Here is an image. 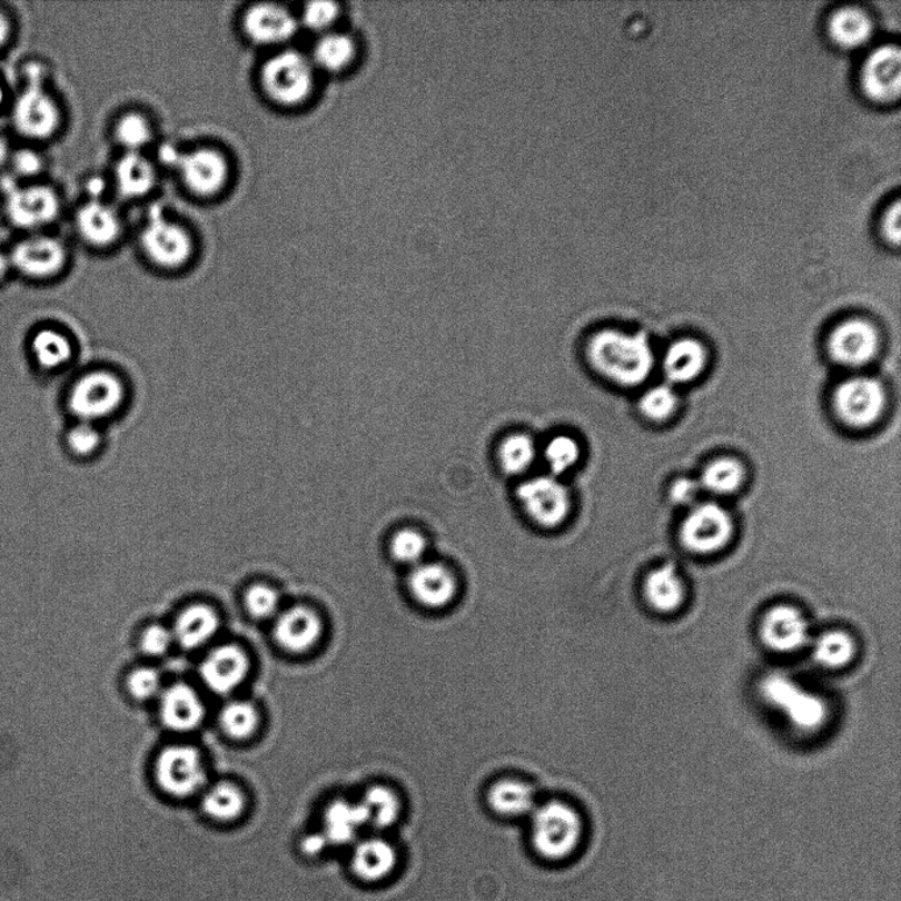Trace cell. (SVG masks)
Here are the masks:
<instances>
[{"instance_id":"6","label":"cell","mask_w":901,"mask_h":901,"mask_svg":"<svg viewBox=\"0 0 901 901\" xmlns=\"http://www.w3.org/2000/svg\"><path fill=\"white\" fill-rule=\"evenodd\" d=\"M156 783L175 799H188L202 790L207 782L200 751L186 744L162 750L155 763Z\"/></svg>"},{"instance_id":"2","label":"cell","mask_w":901,"mask_h":901,"mask_svg":"<svg viewBox=\"0 0 901 901\" xmlns=\"http://www.w3.org/2000/svg\"><path fill=\"white\" fill-rule=\"evenodd\" d=\"M532 815L531 839L537 854L549 861L566 860L583 841L584 824L576 809L549 801L536 806Z\"/></svg>"},{"instance_id":"44","label":"cell","mask_w":901,"mask_h":901,"mask_svg":"<svg viewBox=\"0 0 901 901\" xmlns=\"http://www.w3.org/2000/svg\"><path fill=\"white\" fill-rule=\"evenodd\" d=\"M280 605L279 593L264 584L253 585L245 595V606L255 620L271 618L278 613Z\"/></svg>"},{"instance_id":"34","label":"cell","mask_w":901,"mask_h":901,"mask_svg":"<svg viewBox=\"0 0 901 901\" xmlns=\"http://www.w3.org/2000/svg\"><path fill=\"white\" fill-rule=\"evenodd\" d=\"M812 647L815 662L832 670L843 669L857 654L854 637L841 630L820 635Z\"/></svg>"},{"instance_id":"16","label":"cell","mask_w":901,"mask_h":901,"mask_svg":"<svg viewBox=\"0 0 901 901\" xmlns=\"http://www.w3.org/2000/svg\"><path fill=\"white\" fill-rule=\"evenodd\" d=\"M10 258L12 267L27 278L47 279L66 266L67 251L56 238L31 237L13 247Z\"/></svg>"},{"instance_id":"30","label":"cell","mask_w":901,"mask_h":901,"mask_svg":"<svg viewBox=\"0 0 901 901\" xmlns=\"http://www.w3.org/2000/svg\"><path fill=\"white\" fill-rule=\"evenodd\" d=\"M77 227L82 238L95 246H108L117 239L120 221L108 205L90 201L78 211Z\"/></svg>"},{"instance_id":"29","label":"cell","mask_w":901,"mask_h":901,"mask_svg":"<svg viewBox=\"0 0 901 901\" xmlns=\"http://www.w3.org/2000/svg\"><path fill=\"white\" fill-rule=\"evenodd\" d=\"M246 806L245 793L236 784L217 783L202 794L204 814L219 825H231L242 819Z\"/></svg>"},{"instance_id":"48","label":"cell","mask_w":901,"mask_h":901,"mask_svg":"<svg viewBox=\"0 0 901 901\" xmlns=\"http://www.w3.org/2000/svg\"><path fill=\"white\" fill-rule=\"evenodd\" d=\"M339 16L337 3L311 2L305 7L303 23L311 31H323L333 24Z\"/></svg>"},{"instance_id":"32","label":"cell","mask_w":901,"mask_h":901,"mask_svg":"<svg viewBox=\"0 0 901 901\" xmlns=\"http://www.w3.org/2000/svg\"><path fill=\"white\" fill-rule=\"evenodd\" d=\"M538 453L534 437L524 432L511 433L499 444L498 464L509 477H524L534 467Z\"/></svg>"},{"instance_id":"47","label":"cell","mask_w":901,"mask_h":901,"mask_svg":"<svg viewBox=\"0 0 901 901\" xmlns=\"http://www.w3.org/2000/svg\"><path fill=\"white\" fill-rule=\"evenodd\" d=\"M174 643L172 630L161 626V624H152L147 627L140 637L141 651L152 657L165 656Z\"/></svg>"},{"instance_id":"38","label":"cell","mask_w":901,"mask_h":901,"mask_svg":"<svg viewBox=\"0 0 901 901\" xmlns=\"http://www.w3.org/2000/svg\"><path fill=\"white\" fill-rule=\"evenodd\" d=\"M541 456L548 467L549 474L562 478L564 474L570 473L580 464L583 458V446L576 437L564 433V435L553 436L545 444Z\"/></svg>"},{"instance_id":"4","label":"cell","mask_w":901,"mask_h":901,"mask_svg":"<svg viewBox=\"0 0 901 901\" xmlns=\"http://www.w3.org/2000/svg\"><path fill=\"white\" fill-rule=\"evenodd\" d=\"M516 499L523 514L543 529H557L573 513L570 487L555 475H534L524 479L516 489Z\"/></svg>"},{"instance_id":"8","label":"cell","mask_w":901,"mask_h":901,"mask_svg":"<svg viewBox=\"0 0 901 901\" xmlns=\"http://www.w3.org/2000/svg\"><path fill=\"white\" fill-rule=\"evenodd\" d=\"M732 516L719 503H697L681 524L680 538L687 551L712 555L732 541Z\"/></svg>"},{"instance_id":"45","label":"cell","mask_w":901,"mask_h":901,"mask_svg":"<svg viewBox=\"0 0 901 901\" xmlns=\"http://www.w3.org/2000/svg\"><path fill=\"white\" fill-rule=\"evenodd\" d=\"M127 686L132 697L140 701L152 700L162 692L160 673L150 666L132 671L127 680Z\"/></svg>"},{"instance_id":"49","label":"cell","mask_w":901,"mask_h":901,"mask_svg":"<svg viewBox=\"0 0 901 901\" xmlns=\"http://www.w3.org/2000/svg\"><path fill=\"white\" fill-rule=\"evenodd\" d=\"M704 492L699 479L679 478L671 487V498L680 506L693 507L697 505L700 494Z\"/></svg>"},{"instance_id":"42","label":"cell","mask_w":901,"mask_h":901,"mask_svg":"<svg viewBox=\"0 0 901 901\" xmlns=\"http://www.w3.org/2000/svg\"><path fill=\"white\" fill-rule=\"evenodd\" d=\"M677 404L675 389L671 385H659L642 395L638 408L650 420L664 422L675 413Z\"/></svg>"},{"instance_id":"55","label":"cell","mask_w":901,"mask_h":901,"mask_svg":"<svg viewBox=\"0 0 901 901\" xmlns=\"http://www.w3.org/2000/svg\"><path fill=\"white\" fill-rule=\"evenodd\" d=\"M11 267L10 255H7L4 251L0 250V280L6 278V275L9 274Z\"/></svg>"},{"instance_id":"9","label":"cell","mask_w":901,"mask_h":901,"mask_svg":"<svg viewBox=\"0 0 901 901\" xmlns=\"http://www.w3.org/2000/svg\"><path fill=\"white\" fill-rule=\"evenodd\" d=\"M887 395L882 382L871 376H853L834 392V408L850 427L865 428L879 420L885 408Z\"/></svg>"},{"instance_id":"11","label":"cell","mask_w":901,"mask_h":901,"mask_svg":"<svg viewBox=\"0 0 901 901\" xmlns=\"http://www.w3.org/2000/svg\"><path fill=\"white\" fill-rule=\"evenodd\" d=\"M6 211L12 225L21 230H38L56 221L60 215V198L46 186H9L6 189Z\"/></svg>"},{"instance_id":"10","label":"cell","mask_w":901,"mask_h":901,"mask_svg":"<svg viewBox=\"0 0 901 901\" xmlns=\"http://www.w3.org/2000/svg\"><path fill=\"white\" fill-rule=\"evenodd\" d=\"M860 87L871 102L897 103L901 90L900 48L891 42L872 48L860 69Z\"/></svg>"},{"instance_id":"3","label":"cell","mask_w":901,"mask_h":901,"mask_svg":"<svg viewBox=\"0 0 901 901\" xmlns=\"http://www.w3.org/2000/svg\"><path fill=\"white\" fill-rule=\"evenodd\" d=\"M759 691L763 700L783 713L800 732H819L828 721L826 701L789 676L772 673L763 679Z\"/></svg>"},{"instance_id":"13","label":"cell","mask_w":901,"mask_h":901,"mask_svg":"<svg viewBox=\"0 0 901 901\" xmlns=\"http://www.w3.org/2000/svg\"><path fill=\"white\" fill-rule=\"evenodd\" d=\"M148 258L165 268H177L187 264L191 255V239L187 230L165 218L159 207L150 212V222L141 236Z\"/></svg>"},{"instance_id":"35","label":"cell","mask_w":901,"mask_h":901,"mask_svg":"<svg viewBox=\"0 0 901 901\" xmlns=\"http://www.w3.org/2000/svg\"><path fill=\"white\" fill-rule=\"evenodd\" d=\"M699 481L704 492L719 496L732 495L742 486L744 471L734 458H716L705 467Z\"/></svg>"},{"instance_id":"53","label":"cell","mask_w":901,"mask_h":901,"mask_svg":"<svg viewBox=\"0 0 901 901\" xmlns=\"http://www.w3.org/2000/svg\"><path fill=\"white\" fill-rule=\"evenodd\" d=\"M11 37V23L10 19L4 16L2 11H0V48L6 46V42L9 41Z\"/></svg>"},{"instance_id":"46","label":"cell","mask_w":901,"mask_h":901,"mask_svg":"<svg viewBox=\"0 0 901 901\" xmlns=\"http://www.w3.org/2000/svg\"><path fill=\"white\" fill-rule=\"evenodd\" d=\"M68 445L78 456H90L101 445V433H99L95 424L80 422L75 428L70 429Z\"/></svg>"},{"instance_id":"22","label":"cell","mask_w":901,"mask_h":901,"mask_svg":"<svg viewBox=\"0 0 901 901\" xmlns=\"http://www.w3.org/2000/svg\"><path fill=\"white\" fill-rule=\"evenodd\" d=\"M323 633V623L314 610L294 606L279 615L275 624V641L281 648L303 654L315 647Z\"/></svg>"},{"instance_id":"12","label":"cell","mask_w":901,"mask_h":901,"mask_svg":"<svg viewBox=\"0 0 901 901\" xmlns=\"http://www.w3.org/2000/svg\"><path fill=\"white\" fill-rule=\"evenodd\" d=\"M12 122L23 137L46 140L59 130L61 113L42 85H27L13 105Z\"/></svg>"},{"instance_id":"31","label":"cell","mask_w":901,"mask_h":901,"mask_svg":"<svg viewBox=\"0 0 901 901\" xmlns=\"http://www.w3.org/2000/svg\"><path fill=\"white\" fill-rule=\"evenodd\" d=\"M488 804L493 811L505 818H522L536 809L534 790L517 780H502L489 789Z\"/></svg>"},{"instance_id":"1","label":"cell","mask_w":901,"mask_h":901,"mask_svg":"<svg viewBox=\"0 0 901 901\" xmlns=\"http://www.w3.org/2000/svg\"><path fill=\"white\" fill-rule=\"evenodd\" d=\"M585 357L603 379L621 387L642 385L655 366V354L647 337L616 329L595 331L587 339Z\"/></svg>"},{"instance_id":"28","label":"cell","mask_w":901,"mask_h":901,"mask_svg":"<svg viewBox=\"0 0 901 901\" xmlns=\"http://www.w3.org/2000/svg\"><path fill=\"white\" fill-rule=\"evenodd\" d=\"M645 600L659 613H675L686 597L684 580L675 565L665 564L652 571L644 583Z\"/></svg>"},{"instance_id":"27","label":"cell","mask_w":901,"mask_h":901,"mask_svg":"<svg viewBox=\"0 0 901 901\" xmlns=\"http://www.w3.org/2000/svg\"><path fill=\"white\" fill-rule=\"evenodd\" d=\"M365 826L367 821L360 804L338 800L326 808L321 833L329 846H347L357 842Z\"/></svg>"},{"instance_id":"41","label":"cell","mask_w":901,"mask_h":901,"mask_svg":"<svg viewBox=\"0 0 901 901\" xmlns=\"http://www.w3.org/2000/svg\"><path fill=\"white\" fill-rule=\"evenodd\" d=\"M427 551V537L415 528L397 529L389 541V553L395 562L410 567L424 563Z\"/></svg>"},{"instance_id":"57","label":"cell","mask_w":901,"mask_h":901,"mask_svg":"<svg viewBox=\"0 0 901 901\" xmlns=\"http://www.w3.org/2000/svg\"><path fill=\"white\" fill-rule=\"evenodd\" d=\"M3 101H4V91L2 85H0V108H2Z\"/></svg>"},{"instance_id":"19","label":"cell","mask_w":901,"mask_h":901,"mask_svg":"<svg viewBox=\"0 0 901 901\" xmlns=\"http://www.w3.org/2000/svg\"><path fill=\"white\" fill-rule=\"evenodd\" d=\"M162 725L176 733L194 732L205 719L204 702L188 684L177 683L159 695Z\"/></svg>"},{"instance_id":"54","label":"cell","mask_w":901,"mask_h":901,"mask_svg":"<svg viewBox=\"0 0 901 901\" xmlns=\"http://www.w3.org/2000/svg\"><path fill=\"white\" fill-rule=\"evenodd\" d=\"M88 190H89V194L91 196H93V198H95L93 201H98V197H99V195L102 194V190H103V181H102V179H98V177H96V179H91L88 182Z\"/></svg>"},{"instance_id":"25","label":"cell","mask_w":901,"mask_h":901,"mask_svg":"<svg viewBox=\"0 0 901 901\" xmlns=\"http://www.w3.org/2000/svg\"><path fill=\"white\" fill-rule=\"evenodd\" d=\"M707 362L705 346L697 339L681 338L666 349L663 372L670 385H685L697 379Z\"/></svg>"},{"instance_id":"40","label":"cell","mask_w":901,"mask_h":901,"mask_svg":"<svg viewBox=\"0 0 901 901\" xmlns=\"http://www.w3.org/2000/svg\"><path fill=\"white\" fill-rule=\"evenodd\" d=\"M259 715L250 702L231 701L219 713V725L234 740H247L257 730Z\"/></svg>"},{"instance_id":"18","label":"cell","mask_w":901,"mask_h":901,"mask_svg":"<svg viewBox=\"0 0 901 901\" xmlns=\"http://www.w3.org/2000/svg\"><path fill=\"white\" fill-rule=\"evenodd\" d=\"M408 587L424 607L438 610L449 606L457 594V581L448 567L438 563H422L413 567Z\"/></svg>"},{"instance_id":"17","label":"cell","mask_w":901,"mask_h":901,"mask_svg":"<svg viewBox=\"0 0 901 901\" xmlns=\"http://www.w3.org/2000/svg\"><path fill=\"white\" fill-rule=\"evenodd\" d=\"M248 673V659L242 648L224 644L209 652L202 660L200 676L208 690L216 694H229L242 685Z\"/></svg>"},{"instance_id":"37","label":"cell","mask_w":901,"mask_h":901,"mask_svg":"<svg viewBox=\"0 0 901 901\" xmlns=\"http://www.w3.org/2000/svg\"><path fill=\"white\" fill-rule=\"evenodd\" d=\"M367 825L378 830L392 828L402 812V805L396 794L386 786H373L360 801Z\"/></svg>"},{"instance_id":"7","label":"cell","mask_w":901,"mask_h":901,"mask_svg":"<svg viewBox=\"0 0 901 901\" xmlns=\"http://www.w3.org/2000/svg\"><path fill=\"white\" fill-rule=\"evenodd\" d=\"M267 96L284 106L299 105L314 87V69L300 52L287 51L268 60L261 70Z\"/></svg>"},{"instance_id":"23","label":"cell","mask_w":901,"mask_h":901,"mask_svg":"<svg viewBox=\"0 0 901 901\" xmlns=\"http://www.w3.org/2000/svg\"><path fill=\"white\" fill-rule=\"evenodd\" d=\"M297 21L279 4L261 3L251 7L245 17L247 37L258 44H278L294 37Z\"/></svg>"},{"instance_id":"5","label":"cell","mask_w":901,"mask_h":901,"mask_svg":"<svg viewBox=\"0 0 901 901\" xmlns=\"http://www.w3.org/2000/svg\"><path fill=\"white\" fill-rule=\"evenodd\" d=\"M126 386L118 375L99 370L83 375L69 394V409L81 423L96 424L116 414L126 400Z\"/></svg>"},{"instance_id":"43","label":"cell","mask_w":901,"mask_h":901,"mask_svg":"<svg viewBox=\"0 0 901 901\" xmlns=\"http://www.w3.org/2000/svg\"><path fill=\"white\" fill-rule=\"evenodd\" d=\"M117 139L130 152H137L151 140V127L139 113H129L117 125Z\"/></svg>"},{"instance_id":"15","label":"cell","mask_w":901,"mask_h":901,"mask_svg":"<svg viewBox=\"0 0 901 901\" xmlns=\"http://www.w3.org/2000/svg\"><path fill=\"white\" fill-rule=\"evenodd\" d=\"M759 631L763 643L782 654L800 651L811 641L805 615L790 605H779L769 610Z\"/></svg>"},{"instance_id":"21","label":"cell","mask_w":901,"mask_h":901,"mask_svg":"<svg viewBox=\"0 0 901 901\" xmlns=\"http://www.w3.org/2000/svg\"><path fill=\"white\" fill-rule=\"evenodd\" d=\"M826 32L830 41L843 51H858L874 38L875 23L860 6H841L830 13Z\"/></svg>"},{"instance_id":"33","label":"cell","mask_w":901,"mask_h":901,"mask_svg":"<svg viewBox=\"0 0 901 901\" xmlns=\"http://www.w3.org/2000/svg\"><path fill=\"white\" fill-rule=\"evenodd\" d=\"M116 175L120 194L129 198L147 195L155 184L151 162L138 152H129L120 159Z\"/></svg>"},{"instance_id":"24","label":"cell","mask_w":901,"mask_h":901,"mask_svg":"<svg viewBox=\"0 0 901 901\" xmlns=\"http://www.w3.org/2000/svg\"><path fill=\"white\" fill-rule=\"evenodd\" d=\"M396 862V850L385 840L366 839L354 843L350 870L362 882L385 881L395 870Z\"/></svg>"},{"instance_id":"36","label":"cell","mask_w":901,"mask_h":901,"mask_svg":"<svg viewBox=\"0 0 901 901\" xmlns=\"http://www.w3.org/2000/svg\"><path fill=\"white\" fill-rule=\"evenodd\" d=\"M357 55L356 41L346 33H328L315 47V62L328 72H340Z\"/></svg>"},{"instance_id":"50","label":"cell","mask_w":901,"mask_h":901,"mask_svg":"<svg viewBox=\"0 0 901 901\" xmlns=\"http://www.w3.org/2000/svg\"><path fill=\"white\" fill-rule=\"evenodd\" d=\"M900 201L899 198L887 205L881 218V232L887 244L900 245Z\"/></svg>"},{"instance_id":"20","label":"cell","mask_w":901,"mask_h":901,"mask_svg":"<svg viewBox=\"0 0 901 901\" xmlns=\"http://www.w3.org/2000/svg\"><path fill=\"white\" fill-rule=\"evenodd\" d=\"M177 168L184 182L196 195L211 196L225 186L226 160L221 154L209 148L182 154Z\"/></svg>"},{"instance_id":"14","label":"cell","mask_w":901,"mask_h":901,"mask_svg":"<svg viewBox=\"0 0 901 901\" xmlns=\"http://www.w3.org/2000/svg\"><path fill=\"white\" fill-rule=\"evenodd\" d=\"M881 338L874 325L863 318H850L835 326L829 337V354L842 366L862 367L875 358Z\"/></svg>"},{"instance_id":"52","label":"cell","mask_w":901,"mask_h":901,"mask_svg":"<svg viewBox=\"0 0 901 901\" xmlns=\"http://www.w3.org/2000/svg\"><path fill=\"white\" fill-rule=\"evenodd\" d=\"M329 846L323 833L304 836L300 842V851L305 858H317Z\"/></svg>"},{"instance_id":"39","label":"cell","mask_w":901,"mask_h":901,"mask_svg":"<svg viewBox=\"0 0 901 901\" xmlns=\"http://www.w3.org/2000/svg\"><path fill=\"white\" fill-rule=\"evenodd\" d=\"M32 350L42 367L53 370L66 366L73 356V346L61 333L44 329L40 330L32 340Z\"/></svg>"},{"instance_id":"51","label":"cell","mask_w":901,"mask_h":901,"mask_svg":"<svg viewBox=\"0 0 901 901\" xmlns=\"http://www.w3.org/2000/svg\"><path fill=\"white\" fill-rule=\"evenodd\" d=\"M13 169L20 176L33 177L41 172L44 168V160L38 152L31 150H21L13 155L12 158Z\"/></svg>"},{"instance_id":"56","label":"cell","mask_w":901,"mask_h":901,"mask_svg":"<svg viewBox=\"0 0 901 901\" xmlns=\"http://www.w3.org/2000/svg\"><path fill=\"white\" fill-rule=\"evenodd\" d=\"M9 145L6 143L3 138H0V168H2L6 165V161L9 160Z\"/></svg>"},{"instance_id":"26","label":"cell","mask_w":901,"mask_h":901,"mask_svg":"<svg viewBox=\"0 0 901 901\" xmlns=\"http://www.w3.org/2000/svg\"><path fill=\"white\" fill-rule=\"evenodd\" d=\"M219 628V618L215 610L207 605H191L177 616L172 634L175 642L184 650L194 651L204 647Z\"/></svg>"}]
</instances>
